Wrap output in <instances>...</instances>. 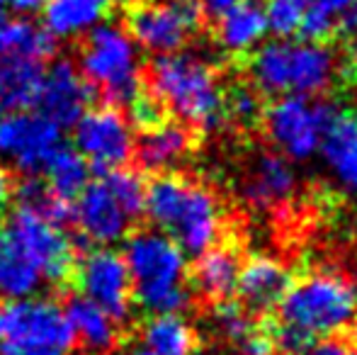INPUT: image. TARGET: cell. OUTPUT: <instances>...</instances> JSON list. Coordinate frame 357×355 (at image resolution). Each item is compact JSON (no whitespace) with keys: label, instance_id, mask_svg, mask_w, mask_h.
<instances>
[{"label":"cell","instance_id":"30","mask_svg":"<svg viewBox=\"0 0 357 355\" xmlns=\"http://www.w3.org/2000/svg\"><path fill=\"white\" fill-rule=\"evenodd\" d=\"M102 180L129 217L132 219L142 217L144 209H146V180L139 176L137 171L114 168V171L102 173Z\"/></svg>","mask_w":357,"mask_h":355},{"label":"cell","instance_id":"15","mask_svg":"<svg viewBox=\"0 0 357 355\" xmlns=\"http://www.w3.org/2000/svg\"><path fill=\"white\" fill-rule=\"evenodd\" d=\"M95 98V88L83 78V73L71 61L61 59L44 71L39 88L37 107L44 117L56 122L59 127H73Z\"/></svg>","mask_w":357,"mask_h":355},{"label":"cell","instance_id":"29","mask_svg":"<svg viewBox=\"0 0 357 355\" xmlns=\"http://www.w3.org/2000/svg\"><path fill=\"white\" fill-rule=\"evenodd\" d=\"M17 202L20 207H27L32 212L42 214L44 219L54 224H63L71 219V207L73 204L59 199L52 190L47 188V183H39L37 178H27L17 188Z\"/></svg>","mask_w":357,"mask_h":355},{"label":"cell","instance_id":"26","mask_svg":"<svg viewBox=\"0 0 357 355\" xmlns=\"http://www.w3.org/2000/svg\"><path fill=\"white\" fill-rule=\"evenodd\" d=\"M142 346L151 355H195L197 336L178 314H153L142 328Z\"/></svg>","mask_w":357,"mask_h":355},{"label":"cell","instance_id":"25","mask_svg":"<svg viewBox=\"0 0 357 355\" xmlns=\"http://www.w3.org/2000/svg\"><path fill=\"white\" fill-rule=\"evenodd\" d=\"M238 273H241L238 256L231 248L212 246L209 251L197 256L192 278L202 294H207L212 299H229V294L236 292Z\"/></svg>","mask_w":357,"mask_h":355},{"label":"cell","instance_id":"3","mask_svg":"<svg viewBox=\"0 0 357 355\" xmlns=\"http://www.w3.org/2000/svg\"><path fill=\"white\" fill-rule=\"evenodd\" d=\"M151 93L165 112L199 129H214L226 114V98L214 71L192 54H160L151 63Z\"/></svg>","mask_w":357,"mask_h":355},{"label":"cell","instance_id":"31","mask_svg":"<svg viewBox=\"0 0 357 355\" xmlns=\"http://www.w3.org/2000/svg\"><path fill=\"white\" fill-rule=\"evenodd\" d=\"M309 5L311 0H265L263 13L268 20V32H275L282 39L296 34Z\"/></svg>","mask_w":357,"mask_h":355},{"label":"cell","instance_id":"10","mask_svg":"<svg viewBox=\"0 0 357 355\" xmlns=\"http://www.w3.org/2000/svg\"><path fill=\"white\" fill-rule=\"evenodd\" d=\"M71 280L80 289V297L105 309L117 324L132 317V278L122 253L112 251L109 246H95L80 261H75Z\"/></svg>","mask_w":357,"mask_h":355},{"label":"cell","instance_id":"27","mask_svg":"<svg viewBox=\"0 0 357 355\" xmlns=\"http://www.w3.org/2000/svg\"><path fill=\"white\" fill-rule=\"evenodd\" d=\"M44 68L39 61H0V103L3 107H37Z\"/></svg>","mask_w":357,"mask_h":355},{"label":"cell","instance_id":"1","mask_svg":"<svg viewBox=\"0 0 357 355\" xmlns=\"http://www.w3.org/2000/svg\"><path fill=\"white\" fill-rule=\"evenodd\" d=\"M146 214L158 232L168 234L185 253L209 251L221 232V212L214 195L183 176L153 178L146 185Z\"/></svg>","mask_w":357,"mask_h":355},{"label":"cell","instance_id":"33","mask_svg":"<svg viewBox=\"0 0 357 355\" xmlns=\"http://www.w3.org/2000/svg\"><path fill=\"white\" fill-rule=\"evenodd\" d=\"M165 119V107L153 93H144L139 90L134 100L129 103V124L139 129H151Z\"/></svg>","mask_w":357,"mask_h":355},{"label":"cell","instance_id":"28","mask_svg":"<svg viewBox=\"0 0 357 355\" xmlns=\"http://www.w3.org/2000/svg\"><path fill=\"white\" fill-rule=\"evenodd\" d=\"M44 176H47V188L59 199L73 204V199L90 183V166L75 149L61 146L47 163Z\"/></svg>","mask_w":357,"mask_h":355},{"label":"cell","instance_id":"6","mask_svg":"<svg viewBox=\"0 0 357 355\" xmlns=\"http://www.w3.org/2000/svg\"><path fill=\"white\" fill-rule=\"evenodd\" d=\"M80 73L102 93L109 105H129L142 90L139 47L127 29L117 24H98L88 32L80 49Z\"/></svg>","mask_w":357,"mask_h":355},{"label":"cell","instance_id":"7","mask_svg":"<svg viewBox=\"0 0 357 355\" xmlns=\"http://www.w3.org/2000/svg\"><path fill=\"white\" fill-rule=\"evenodd\" d=\"M202 15L199 0H144L129 8L127 32L137 47L173 54L188 44Z\"/></svg>","mask_w":357,"mask_h":355},{"label":"cell","instance_id":"8","mask_svg":"<svg viewBox=\"0 0 357 355\" xmlns=\"http://www.w3.org/2000/svg\"><path fill=\"white\" fill-rule=\"evenodd\" d=\"M0 343L68 353L75 338L66 312L56 302L29 297L0 302Z\"/></svg>","mask_w":357,"mask_h":355},{"label":"cell","instance_id":"36","mask_svg":"<svg viewBox=\"0 0 357 355\" xmlns=\"http://www.w3.org/2000/svg\"><path fill=\"white\" fill-rule=\"evenodd\" d=\"M236 346L241 348L243 355H275V343H273V338H270V333L258 331V328L245 333Z\"/></svg>","mask_w":357,"mask_h":355},{"label":"cell","instance_id":"2","mask_svg":"<svg viewBox=\"0 0 357 355\" xmlns=\"http://www.w3.org/2000/svg\"><path fill=\"white\" fill-rule=\"evenodd\" d=\"M124 263L139 307L151 314H178L190 304L185 251L158 229L132 234L124 246Z\"/></svg>","mask_w":357,"mask_h":355},{"label":"cell","instance_id":"39","mask_svg":"<svg viewBox=\"0 0 357 355\" xmlns=\"http://www.w3.org/2000/svg\"><path fill=\"white\" fill-rule=\"evenodd\" d=\"M350 3H353V0H311V5H314V8L324 10V13L333 15V17L343 15L345 10L350 8Z\"/></svg>","mask_w":357,"mask_h":355},{"label":"cell","instance_id":"23","mask_svg":"<svg viewBox=\"0 0 357 355\" xmlns=\"http://www.w3.org/2000/svg\"><path fill=\"white\" fill-rule=\"evenodd\" d=\"M56 47V39L32 20L0 17V61H39L49 59Z\"/></svg>","mask_w":357,"mask_h":355},{"label":"cell","instance_id":"42","mask_svg":"<svg viewBox=\"0 0 357 355\" xmlns=\"http://www.w3.org/2000/svg\"><path fill=\"white\" fill-rule=\"evenodd\" d=\"M343 29L357 42V0H353L350 8L343 13Z\"/></svg>","mask_w":357,"mask_h":355},{"label":"cell","instance_id":"38","mask_svg":"<svg viewBox=\"0 0 357 355\" xmlns=\"http://www.w3.org/2000/svg\"><path fill=\"white\" fill-rule=\"evenodd\" d=\"M0 355H66V353L44 351V348H24V346H13V343H0Z\"/></svg>","mask_w":357,"mask_h":355},{"label":"cell","instance_id":"9","mask_svg":"<svg viewBox=\"0 0 357 355\" xmlns=\"http://www.w3.org/2000/svg\"><path fill=\"white\" fill-rule=\"evenodd\" d=\"M134 129L114 105L85 109L73 124L75 151L100 173L124 168L134 158Z\"/></svg>","mask_w":357,"mask_h":355},{"label":"cell","instance_id":"13","mask_svg":"<svg viewBox=\"0 0 357 355\" xmlns=\"http://www.w3.org/2000/svg\"><path fill=\"white\" fill-rule=\"evenodd\" d=\"M61 146V127L39 109H13L0 119V156L27 176L44 173Z\"/></svg>","mask_w":357,"mask_h":355},{"label":"cell","instance_id":"19","mask_svg":"<svg viewBox=\"0 0 357 355\" xmlns=\"http://www.w3.org/2000/svg\"><path fill=\"white\" fill-rule=\"evenodd\" d=\"M114 5L117 0H47L42 27L54 39L80 37L102 24Z\"/></svg>","mask_w":357,"mask_h":355},{"label":"cell","instance_id":"20","mask_svg":"<svg viewBox=\"0 0 357 355\" xmlns=\"http://www.w3.org/2000/svg\"><path fill=\"white\" fill-rule=\"evenodd\" d=\"M44 285V275L20 241L0 229V299H29Z\"/></svg>","mask_w":357,"mask_h":355},{"label":"cell","instance_id":"12","mask_svg":"<svg viewBox=\"0 0 357 355\" xmlns=\"http://www.w3.org/2000/svg\"><path fill=\"white\" fill-rule=\"evenodd\" d=\"M5 229L32 256V261L42 270L44 280H49L52 285L71 282L75 268V251L68 234L61 229V224L49 222L42 214L17 204L8 217V222H5Z\"/></svg>","mask_w":357,"mask_h":355},{"label":"cell","instance_id":"24","mask_svg":"<svg viewBox=\"0 0 357 355\" xmlns=\"http://www.w3.org/2000/svg\"><path fill=\"white\" fill-rule=\"evenodd\" d=\"M294 185L296 178L289 161L280 153H263L253 163L245 195L258 207H273V204L284 202L294 192Z\"/></svg>","mask_w":357,"mask_h":355},{"label":"cell","instance_id":"40","mask_svg":"<svg viewBox=\"0 0 357 355\" xmlns=\"http://www.w3.org/2000/svg\"><path fill=\"white\" fill-rule=\"evenodd\" d=\"M238 0H199V5H202V13L212 15V17H219L221 13H226V10L231 8V5H236Z\"/></svg>","mask_w":357,"mask_h":355},{"label":"cell","instance_id":"34","mask_svg":"<svg viewBox=\"0 0 357 355\" xmlns=\"http://www.w3.org/2000/svg\"><path fill=\"white\" fill-rule=\"evenodd\" d=\"M226 109L238 119L241 124H253L255 119L263 114V103H260V95L253 88L238 86L231 93Z\"/></svg>","mask_w":357,"mask_h":355},{"label":"cell","instance_id":"11","mask_svg":"<svg viewBox=\"0 0 357 355\" xmlns=\"http://www.w3.org/2000/svg\"><path fill=\"white\" fill-rule=\"evenodd\" d=\"M331 114H333L331 105H314L304 95H282L265 112V129L282 156L304 161L319 151Z\"/></svg>","mask_w":357,"mask_h":355},{"label":"cell","instance_id":"17","mask_svg":"<svg viewBox=\"0 0 357 355\" xmlns=\"http://www.w3.org/2000/svg\"><path fill=\"white\" fill-rule=\"evenodd\" d=\"M289 285L291 278L282 263L273 258H253L245 266H241L236 292L248 312H268L278 307Z\"/></svg>","mask_w":357,"mask_h":355},{"label":"cell","instance_id":"16","mask_svg":"<svg viewBox=\"0 0 357 355\" xmlns=\"http://www.w3.org/2000/svg\"><path fill=\"white\" fill-rule=\"evenodd\" d=\"M319 151L328 171L348 192H357V112H338L328 117Z\"/></svg>","mask_w":357,"mask_h":355},{"label":"cell","instance_id":"5","mask_svg":"<svg viewBox=\"0 0 357 355\" xmlns=\"http://www.w3.org/2000/svg\"><path fill=\"white\" fill-rule=\"evenodd\" d=\"M335 71L333 54L316 42L278 39L255 52L250 76L265 95H311L321 93Z\"/></svg>","mask_w":357,"mask_h":355},{"label":"cell","instance_id":"21","mask_svg":"<svg viewBox=\"0 0 357 355\" xmlns=\"http://www.w3.org/2000/svg\"><path fill=\"white\" fill-rule=\"evenodd\" d=\"M268 34L263 5L258 0H238L216 17V39L231 54H248Z\"/></svg>","mask_w":357,"mask_h":355},{"label":"cell","instance_id":"37","mask_svg":"<svg viewBox=\"0 0 357 355\" xmlns=\"http://www.w3.org/2000/svg\"><path fill=\"white\" fill-rule=\"evenodd\" d=\"M47 5V0H0V17H5V13L15 15H32Z\"/></svg>","mask_w":357,"mask_h":355},{"label":"cell","instance_id":"22","mask_svg":"<svg viewBox=\"0 0 357 355\" xmlns=\"http://www.w3.org/2000/svg\"><path fill=\"white\" fill-rule=\"evenodd\" d=\"M63 312L73 328V338L80 341L90 355H107L114 351L119 341V324L105 309L85 297H73Z\"/></svg>","mask_w":357,"mask_h":355},{"label":"cell","instance_id":"41","mask_svg":"<svg viewBox=\"0 0 357 355\" xmlns=\"http://www.w3.org/2000/svg\"><path fill=\"white\" fill-rule=\"evenodd\" d=\"M10 195H13V176L5 166H0V209L10 202Z\"/></svg>","mask_w":357,"mask_h":355},{"label":"cell","instance_id":"43","mask_svg":"<svg viewBox=\"0 0 357 355\" xmlns=\"http://www.w3.org/2000/svg\"><path fill=\"white\" fill-rule=\"evenodd\" d=\"M122 355H151V353L146 351L144 346H132V348H127V351H124Z\"/></svg>","mask_w":357,"mask_h":355},{"label":"cell","instance_id":"18","mask_svg":"<svg viewBox=\"0 0 357 355\" xmlns=\"http://www.w3.org/2000/svg\"><path fill=\"white\" fill-rule=\"evenodd\" d=\"M192 146V134L185 124L168 122L163 119L160 124L151 129H144L142 137L134 142V158L149 173H158L178 163Z\"/></svg>","mask_w":357,"mask_h":355},{"label":"cell","instance_id":"4","mask_svg":"<svg viewBox=\"0 0 357 355\" xmlns=\"http://www.w3.org/2000/svg\"><path fill=\"white\" fill-rule=\"evenodd\" d=\"M278 324L294 328L306 341L350 328L357 319V289L333 273H314L291 282L278 302Z\"/></svg>","mask_w":357,"mask_h":355},{"label":"cell","instance_id":"32","mask_svg":"<svg viewBox=\"0 0 357 355\" xmlns=\"http://www.w3.org/2000/svg\"><path fill=\"white\" fill-rule=\"evenodd\" d=\"M214 326L224 338L231 343H238L248 331H253L255 324L250 319V312L241 302H231V299H219L214 309Z\"/></svg>","mask_w":357,"mask_h":355},{"label":"cell","instance_id":"14","mask_svg":"<svg viewBox=\"0 0 357 355\" xmlns=\"http://www.w3.org/2000/svg\"><path fill=\"white\" fill-rule=\"evenodd\" d=\"M71 219L78 224L80 234L95 246H112L117 241H124L134 222L114 199L102 178L88 183L83 192L73 199Z\"/></svg>","mask_w":357,"mask_h":355},{"label":"cell","instance_id":"35","mask_svg":"<svg viewBox=\"0 0 357 355\" xmlns=\"http://www.w3.org/2000/svg\"><path fill=\"white\" fill-rule=\"evenodd\" d=\"M299 355H357V346L345 338H321L311 341Z\"/></svg>","mask_w":357,"mask_h":355}]
</instances>
